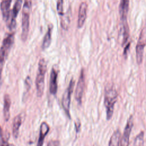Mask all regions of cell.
Here are the masks:
<instances>
[{"mask_svg": "<svg viewBox=\"0 0 146 146\" xmlns=\"http://www.w3.org/2000/svg\"><path fill=\"white\" fill-rule=\"evenodd\" d=\"M117 92L113 84H108L105 88L104 106L106 110V117L107 120L111 119L113 113L115 104L117 99Z\"/></svg>", "mask_w": 146, "mask_h": 146, "instance_id": "6da1fadb", "label": "cell"}, {"mask_svg": "<svg viewBox=\"0 0 146 146\" xmlns=\"http://www.w3.org/2000/svg\"><path fill=\"white\" fill-rule=\"evenodd\" d=\"M14 31H11V33L7 34L3 39L2 44L0 48V84L1 83V81L3 67L6 59L12 47V45L14 43Z\"/></svg>", "mask_w": 146, "mask_h": 146, "instance_id": "7a4b0ae2", "label": "cell"}, {"mask_svg": "<svg viewBox=\"0 0 146 146\" xmlns=\"http://www.w3.org/2000/svg\"><path fill=\"white\" fill-rule=\"evenodd\" d=\"M47 70V62L44 58H41L38 63V72L35 80L36 94L38 97H41L44 88V78Z\"/></svg>", "mask_w": 146, "mask_h": 146, "instance_id": "3957f363", "label": "cell"}, {"mask_svg": "<svg viewBox=\"0 0 146 146\" xmlns=\"http://www.w3.org/2000/svg\"><path fill=\"white\" fill-rule=\"evenodd\" d=\"M31 1H26L24 2L22 14V33L21 38L23 41L27 39L29 30L30 13L31 7Z\"/></svg>", "mask_w": 146, "mask_h": 146, "instance_id": "277c9868", "label": "cell"}, {"mask_svg": "<svg viewBox=\"0 0 146 146\" xmlns=\"http://www.w3.org/2000/svg\"><path fill=\"white\" fill-rule=\"evenodd\" d=\"M75 85V80L74 78H71L70 80V83L67 88L66 89L64 92L63 93L62 99V104L63 108L69 118H70V102H71V94L73 91L74 87Z\"/></svg>", "mask_w": 146, "mask_h": 146, "instance_id": "5b68a950", "label": "cell"}, {"mask_svg": "<svg viewBox=\"0 0 146 146\" xmlns=\"http://www.w3.org/2000/svg\"><path fill=\"white\" fill-rule=\"evenodd\" d=\"M146 42V26L141 30L139 38L136 46V61L139 64H140L143 58L144 48Z\"/></svg>", "mask_w": 146, "mask_h": 146, "instance_id": "8992f818", "label": "cell"}, {"mask_svg": "<svg viewBox=\"0 0 146 146\" xmlns=\"http://www.w3.org/2000/svg\"><path fill=\"white\" fill-rule=\"evenodd\" d=\"M133 125V116L131 115L128 118L125 127L124 128L123 135L120 139L119 146H128L129 143L130 134Z\"/></svg>", "mask_w": 146, "mask_h": 146, "instance_id": "52a82bcc", "label": "cell"}, {"mask_svg": "<svg viewBox=\"0 0 146 146\" xmlns=\"http://www.w3.org/2000/svg\"><path fill=\"white\" fill-rule=\"evenodd\" d=\"M85 86V74L84 69H82L80 71V74L78 79V82L76 85L75 90V98L77 102L80 104L82 103V99L83 95L84 89Z\"/></svg>", "mask_w": 146, "mask_h": 146, "instance_id": "ba28073f", "label": "cell"}, {"mask_svg": "<svg viewBox=\"0 0 146 146\" xmlns=\"http://www.w3.org/2000/svg\"><path fill=\"white\" fill-rule=\"evenodd\" d=\"M22 3V1H21V0H18L15 2V3L13 6V9L11 11V15H10V19H9V22L6 23L7 27L11 31H14L13 30L15 28L16 18H17V15L21 9Z\"/></svg>", "mask_w": 146, "mask_h": 146, "instance_id": "9c48e42d", "label": "cell"}, {"mask_svg": "<svg viewBox=\"0 0 146 146\" xmlns=\"http://www.w3.org/2000/svg\"><path fill=\"white\" fill-rule=\"evenodd\" d=\"M120 21L121 23L120 25L119 35L121 40V45L123 46V45H124V44L126 43L128 39L129 35V30L127 19Z\"/></svg>", "mask_w": 146, "mask_h": 146, "instance_id": "30bf717a", "label": "cell"}, {"mask_svg": "<svg viewBox=\"0 0 146 146\" xmlns=\"http://www.w3.org/2000/svg\"><path fill=\"white\" fill-rule=\"evenodd\" d=\"M58 72L57 68L52 67L51 70L50 78V92L51 94L55 95L58 89L57 78Z\"/></svg>", "mask_w": 146, "mask_h": 146, "instance_id": "8fae6325", "label": "cell"}, {"mask_svg": "<svg viewBox=\"0 0 146 146\" xmlns=\"http://www.w3.org/2000/svg\"><path fill=\"white\" fill-rule=\"evenodd\" d=\"M87 3L86 2H83L80 5L78 19V27L79 28L82 27L84 25L87 17Z\"/></svg>", "mask_w": 146, "mask_h": 146, "instance_id": "7c38bea8", "label": "cell"}, {"mask_svg": "<svg viewBox=\"0 0 146 146\" xmlns=\"http://www.w3.org/2000/svg\"><path fill=\"white\" fill-rule=\"evenodd\" d=\"M11 3V0H5L2 1L1 2L0 5V7L2 13V17L3 20L6 22V23L9 22L10 18L11 11L10 10V7Z\"/></svg>", "mask_w": 146, "mask_h": 146, "instance_id": "4fadbf2b", "label": "cell"}, {"mask_svg": "<svg viewBox=\"0 0 146 146\" xmlns=\"http://www.w3.org/2000/svg\"><path fill=\"white\" fill-rule=\"evenodd\" d=\"M50 129L49 126L46 122H42L40 126L39 131V137L36 146H42L44 143V138Z\"/></svg>", "mask_w": 146, "mask_h": 146, "instance_id": "5bb4252c", "label": "cell"}, {"mask_svg": "<svg viewBox=\"0 0 146 146\" xmlns=\"http://www.w3.org/2000/svg\"><path fill=\"white\" fill-rule=\"evenodd\" d=\"M11 105V99L9 94H6L3 98V116L5 120L7 121L10 118V108Z\"/></svg>", "mask_w": 146, "mask_h": 146, "instance_id": "9a60e30c", "label": "cell"}, {"mask_svg": "<svg viewBox=\"0 0 146 146\" xmlns=\"http://www.w3.org/2000/svg\"><path fill=\"white\" fill-rule=\"evenodd\" d=\"M22 114L19 113L17 116H16L13 121V135L15 139H17L19 135V127L22 123Z\"/></svg>", "mask_w": 146, "mask_h": 146, "instance_id": "2e32d148", "label": "cell"}, {"mask_svg": "<svg viewBox=\"0 0 146 146\" xmlns=\"http://www.w3.org/2000/svg\"><path fill=\"white\" fill-rule=\"evenodd\" d=\"M129 2L128 0L120 1L119 7V11L120 14V19H127L129 9Z\"/></svg>", "mask_w": 146, "mask_h": 146, "instance_id": "e0dca14e", "label": "cell"}, {"mask_svg": "<svg viewBox=\"0 0 146 146\" xmlns=\"http://www.w3.org/2000/svg\"><path fill=\"white\" fill-rule=\"evenodd\" d=\"M53 29V26L51 24H50L48 26L47 30L44 35L42 44V48L43 50H44L48 47L51 43V34H52V30Z\"/></svg>", "mask_w": 146, "mask_h": 146, "instance_id": "ac0fdd59", "label": "cell"}, {"mask_svg": "<svg viewBox=\"0 0 146 146\" xmlns=\"http://www.w3.org/2000/svg\"><path fill=\"white\" fill-rule=\"evenodd\" d=\"M121 139V133L119 129H116L112 135L108 146H119Z\"/></svg>", "mask_w": 146, "mask_h": 146, "instance_id": "d6986e66", "label": "cell"}, {"mask_svg": "<svg viewBox=\"0 0 146 146\" xmlns=\"http://www.w3.org/2000/svg\"><path fill=\"white\" fill-rule=\"evenodd\" d=\"M144 132L141 131L135 137L134 140V146H143L144 144Z\"/></svg>", "mask_w": 146, "mask_h": 146, "instance_id": "ffe728a7", "label": "cell"}, {"mask_svg": "<svg viewBox=\"0 0 146 146\" xmlns=\"http://www.w3.org/2000/svg\"><path fill=\"white\" fill-rule=\"evenodd\" d=\"M63 3L64 2L62 0L58 1L57 2V5H56V9H57V11L58 14L63 16L64 15V9H63Z\"/></svg>", "mask_w": 146, "mask_h": 146, "instance_id": "44dd1931", "label": "cell"}, {"mask_svg": "<svg viewBox=\"0 0 146 146\" xmlns=\"http://www.w3.org/2000/svg\"><path fill=\"white\" fill-rule=\"evenodd\" d=\"M0 146H15L13 144H9L7 139H5L3 136L0 137Z\"/></svg>", "mask_w": 146, "mask_h": 146, "instance_id": "7402d4cb", "label": "cell"}, {"mask_svg": "<svg viewBox=\"0 0 146 146\" xmlns=\"http://www.w3.org/2000/svg\"><path fill=\"white\" fill-rule=\"evenodd\" d=\"M47 146H59V142L58 140H51L48 143Z\"/></svg>", "mask_w": 146, "mask_h": 146, "instance_id": "603a6c76", "label": "cell"}, {"mask_svg": "<svg viewBox=\"0 0 146 146\" xmlns=\"http://www.w3.org/2000/svg\"><path fill=\"white\" fill-rule=\"evenodd\" d=\"M129 46H130V42H129L127 45L126 46L124 47V51H123V55L124 56H127V52H128V50L129 48Z\"/></svg>", "mask_w": 146, "mask_h": 146, "instance_id": "cb8c5ba5", "label": "cell"}]
</instances>
